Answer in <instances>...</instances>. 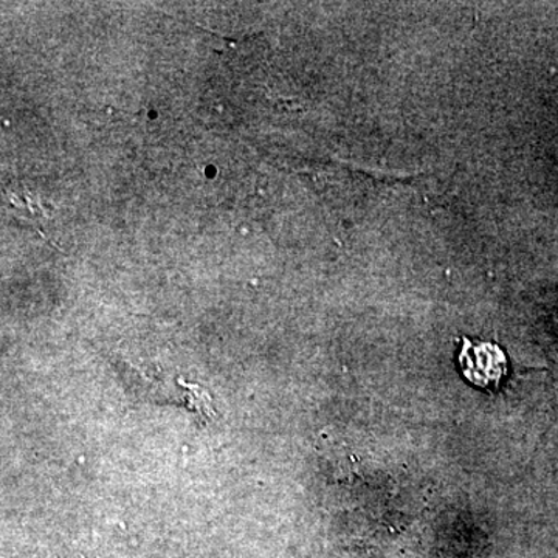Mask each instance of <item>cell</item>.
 <instances>
[{
	"label": "cell",
	"mask_w": 558,
	"mask_h": 558,
	"mask_svg": "<svg viewBox=\"0 0 558 558\" xmlns=\"http://www.w3.org/2000/svg\"><path fill=\"white\" fill-rule=\"evenodd\" d=\"M459 363L470 384L484 389L497 388L508 371L505 352L497 344L484 343V341L473 343L464 339Z\"/></svg>",
	"instance_id": "obj_1"
}]
</instances>
